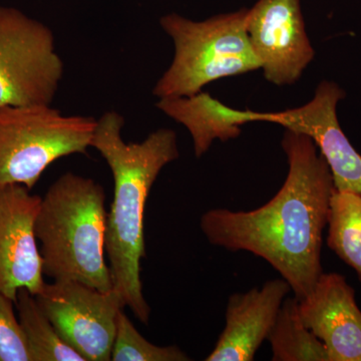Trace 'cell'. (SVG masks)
Here are the masks:
<instances>
[{
  "instance_id": "cell-5",
  "label": "cell",
  "mask_w": 361,
  "mask_h": 361,
  "mask_svg": "<svg viewBox=\"0 0 361 361\" xmlns=\"http://www.w3.org/2000/svg\"><path fill=\"white\" fill-rule=\"evenodd\" d=\"M97 120L65 116L51 104L0 106V187L37 184L59 159L89 155Z\"/></svg>"
},
{
  "instance_id": "cell-14",
  "label": "cell",
  "mask_w": 361,
  "mask_h": 361,
  "mask_svg": "<svg viewBox=\"0 0 361 361\" xmlns=\"http://www.w3.org/2000/svg\"><path fill=\"white\" fill-rule=\"evenodd\" d=\"M273 361H329L324 344L304 324L296 297H286L271 329Z\"/></svg>"
},
{
  "instance_id": "cell-4",
  "label": "cell",
  "mask_w": 361,
  "mask_h": 361,
  "mask_svg": "<svg viewBox=\"0 0 361 361\" xmlns=\"http://www.w3.org/2000/svg\"><path fill=\"white\" fill-rule=\"evenodd\" d=\"M248 9L194 21L171 13L160 20L173 39L174 59L153 90L159 99L190 97L220 78L261 68L246 30Z\"/></svg>"
},
{
  "instance_id": "cell-12",
  "label": "cell",
  "mask_w": 361,
  "mask_h": 361,
  "mask_svg": "<svg viewBox=\"0 0 361 361\" xmlns=\"http://www.w3.org/2000/svg\"><path fill=\"white\" fill-rule=\"evenodd\" d=\"M291 291L283 278L228 299L225 327L206 361H252L268 338L284 299Z\"/></svg>"
},
{
  "instance_id": "cell-2",
  "label": "cell",
  "mask_w": 361,
  "mask_h": 361,
  "mask_svg": "<svg viewBox=\"0 0 361 361\" xmlns=\"http://www.w3.org/2000/svg\"><path fill=\"white\" fill-rule=\"evenodd\" d=\"M125 118L115 111L97 118L90 148L101 154L114 178V200L106 220V252L113 289L139 322L149 324L151 307L142 291L146 256L145 211L161 171L180 156L174 130L159 129L141 142L123 139Z\"/></svg>"
},
{
  "instance_id": "cell-18",
  "label": "cell",
  "mask_w": 361,
  "mask_h": 361,
  "mask_svg": "<svg viewBox=\"0 0 361 361\" xmlns=\"http://www.w3.org/2000/svg\"><path fill=\"white\" fill-rule=\"evenodd\" d=\"M14 305L13 299L0 294V361H32Z\"/></svg>"
},
{
  "instance_id": "cell-3",
  "label": "cell",
  "mask_w": 361,
  "mask_h": 361,
  "mask_svg": "<svg viewBox=\"0 0 361 361\" xmlns=\"http://www.w3.org/2000/svg\"><path fill=\"white\" fill-rule=\"evenodd\" d=\"M106 220L99 183L71 172L54 180L42 197L35 227L45 276L113 289L104 256Z\"/></svg>"
},
{
  "instance_id": "cell-6",
  "label": "cell",
  "mask_w": 361,
  "mask_h": 361,
  "mask_svg": "<svg viewBox=\"0 0 361 361\" xmlns=\"http://www.w3.org/2000/svg\"><path fill=\"white\" fill-rule=\"evenodd\" d=\"M63 71L51 28L0 6V106L51 104Z\"/></svg>"
},
{
  "instance_id": "cell-17",
  "label": "cell",
  "mask_w": 361,
  "mask_h": 361,
  "mask_svg": "<svg viewBox=\"0 0 361 361\" xmlns=\"http://www.w3.org/2000/svg\"><path fill=\"white\" fill-rule=\"evenodd\" d=\"M111 360L113 361H189L192 358L176 345L158 346L147 341L129 317L118 312Z\"/></svg>"
},
{
  "instance_id": "cell-13",
  "label": "cell",
  "mask_w": 361,
  "mask_h": 361,
  "mask_svg": "<svg viewBox=\"0 0 361 361\" xmlns=\"http://www.w3.org/2000/svg\"><path fill=\"white\" fill-rule=\"evenodd\" d=\"M157 108L189 130L197 158L207 153L215 140L236 139L242 126L256 123L255 111L234 110L204 92L159 99Z\"/></svg>"
},
{
  "instance_id": "cell-1",
  "label": "cell",
  "mask_w": 361,
  "mask_h": 361,
  "mask_svg": "<svg viewBox=\"0 0 361 361\" xmlns=\"http://www.w3.org/2000/svg\"><path fill=\"white\" fill-rule=\"evenodd\" d=\"M281 145L289 169L278 193L247 212L207 211L200 228L214 246L264 259L300 301L323 273V231L334 184L326 161L308 135L286 130Z\"/></svg>"
},
{
  "instance_id": "cell-16",
  "label": "cell",
  "mask_w": 361,
  "mask_h": 361,
  "mask_svg": "<svg viewBox=\"0 0 361 361\" xmlns=\"http://www.w3.org/2000/svg\"><path fill=\"white\" fill-rule=\"evenodd\" d=\"M16 306L32 361H85L59 336L30 291L18 292Z\"/></svg>"
},
{
  "instance_id": "cell-15",
  "label": "cell",
  "mask_w": 361,
  "mask_h": 361,
  "mask_svg": "<svg viewBox=\"0 0 361 361\" xmlns=\"http://www.w3.org/2000/svg\"><path fill=\"white\" fill-rule=\"evenodd\" d=\"M327 225V246L355 271L361 283V195L334 189Z\"/></svg>"
},
{
  "instance_id": "cell-8",
  "label": "cell",
  "mask_w": 361,
  "mask_h": 361,
  "mask_svg": "<svg viewBox=\"0 0 361 361\" xmlns=\"http://www.w3.org/2000/svg\"><path fill=\"white\" fill-rule=\"evenodd\" d=\"M246 30L264 77L272 84H294L314 59L300 0H258L248 9Z\"/></svg>"
},
{
  "instance_id": "cell-7",
  "label": "cell",
  "mask_w": 361,
  "mask_h": 361,
  "mask_svg": "<svg viewBox=\"0 0 361 361\" xmlns=\"http://www.w3.org/2000/svg\"><path fill=\"white\" fill-rule=\"evenodd\" d=\"M35 299L61 339L85 361L111 360L116 318L126 307L115 289L102 291L75 280H54Z\"/></svg>"
},
{
  "instance_id": "cell-9",
  "label": "cell",
  "mask_w": 361,
  "mask_h": 361,
  "mask_svg": "<svg viewBox=\"0 0 361 361\" xmlns=\"http://www.w3.org/2000/svg\"><path fill=\"white\" fill-rule=\"evenodd\" d=\"M344 97L345 92L336 82H322L310 103L277 113L256 111L255 118L308 135L329 165L334 189L361 195V155L337 118V104Z\"/></svg>"
},
{
  "instance_id": "cell-10",
  "label": "cell",
  "mask_w": 361,
  "mask_h": 361,
  "mask_svg": "<svg viewBox=\"0 0 361 361\" xmlns=\"http://www.w3.org/2000/svg\"><path fill=\"white\" fill-rule=\"evenodd\" d=\"M40 202L23 185L0 187V294L14 302L20 289L35 296L45 285L35 230Z\"/></svg>"
},
{
  "instance_id": "cell-11",
  "label": "cell",
  "mask_w": 361,
  "mask_h": 361,
  "mask_svg": "<svg viewBox=\"0 0 361 361\" xmlns=\"http://www.w3.org/2000/svg\"><path fill=\"white\" fill-rule=\"evenodd\" d=\"M305 326L324 344L329 361H361V310L343 275L322 273L299 301Z\"/></svg>"
}]
</instances>
